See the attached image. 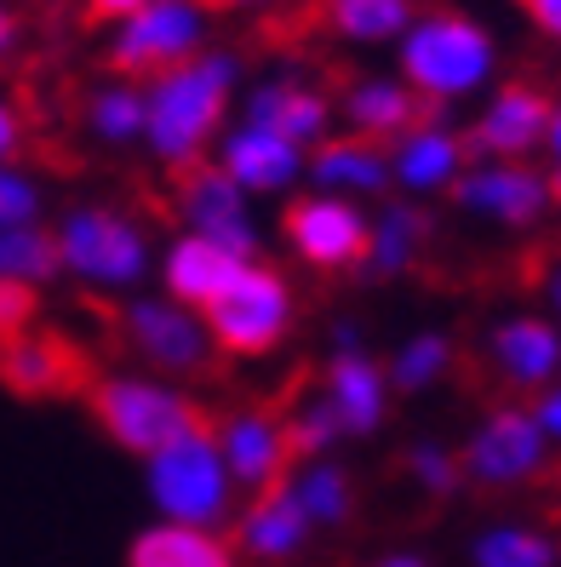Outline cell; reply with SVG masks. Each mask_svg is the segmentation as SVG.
<instances>
[{
  "mask_svg": "<svg viewBox=\"0 0 561 567\" xmlns=\"http://www.w3.org/2000/svg\"><path fill=\"white\" fill-rule=\"evenodd\" d=\"M241 86V58L207 47L201 58L144 81V144L160 166H201L207 150L224 138L229 97Z\"/></svg>",
  "mask_w": 561,
  "mask_h": 567,
  "instance_id": "1",
  "label": "cell"
},
{
  "mask_svg": "<svg viewBox=\"0 0 561 567\" xmlns=\"http://www.w3.org/2000/svg\"><path fill=\"white\" fill-rule=\"evenodd\" d=\"M395 63L402 75L430 110H447V104H465L481 86H492L499 75V41L492 29L458 7H430L418 12L413 29L395 41Z\"/></svg>",
  "mask_w": 561,
  "mask_h": 567,
  "instance_id": "2",
  "label": "cell"
},
{
  "mask_svg": "<svg viewBox=\"0 0 561 567\" xmlns=\"http://www.w3.org/2000/svg\"><path fill=\"white\" fill-rule=\"evenodd\" d=\"M86 408L115 447L138 453V458H155L160 447L184 442L189 430L212 424V413L195 395L160 384V379H144V373H97L86 384Z\"/></svg>",
  "mask_w": 561,
  "mask_h": 567,
  "instance_id": "3",
  "label": "cell"
},
{
  "mask_svg": "<svg viewBox=\"0 0 561 567\" xmlns=\"http://www.w3.org/2000/svg\"><path fill=\"white\" fill-rule=\"evenodd\" d=\"M292 316H299V298H292L287 276L270 270V264H258V258L241 264V276L201 310L212 344L224 355H241V361L281 350L287 332H292Z\"/></svg>",
  "mask_w": 561,
  "mask_h": 567,
  "instance_id": "4",
  "label": "cell"
},
{
  "mask_svg": "<svg viewBox=\"0 0 561 567\" xmlns=\"http://www.w3.org/2000/svg\"><path fill=\"white\" fill-rule=\"evenodd\" d=\"M58 264L86 287H132L149 270V236L121 207H70L52 229Z\"/></svg>",
  "mask_w": 561,
  "mask_h": 567,
  "instance_id": "5",
  "label": "cell"
},
{
  "mask_svg": "<svg viewBox=\"0 0 561 567\" xmlns=\"http://www.w3.org/2000/svg\"><path fill=\"white\" fill-rule=\"evenodd\" d=\"M229 464L218 453V436H212V424L201 430H189L184 442L173 447H160L149 458V498H155V511L178 522V527H212L229 516Z\"/></svg>",
  "mask_w": 561,
  "mask_h": 567,
  "instance_id": "6",
  "label": "cell"
},
{
  "mask_svg": "<svg viewBox=\"0 0 561 567\" xmlns=\"http://www.w3.org/2000/svg\"><path fill=\"white\" fill-rule=\"evenodd\" d=\"M207 7L201 0H149L110 35V70L121 81H155L178 63L207 52Z\"/></svg>",
  "mask_w": 561,
  "mask_h": 567,
  "instance_id": "7",
  "label": "cell"
},
{
  "mask_svg": "<svg viewBox=\"0 0 561 567\" xmlns=\"http://www.w3.org/2000/svg\"><path fill=\"white\" fill-rule=\"evenodd\" d=\"M115 332L138 361H149L155 373H173V379H201L212 367V350H218L207 321L184 305H173V298H132L115 316Z\"/></svg>",
  "mask_w": 561,
  "mask_h": 567,
  "instance_id": "8",
  "label": "cell"
},
{
  "mask_svg": "<svg viewBox=\"0 0 561 567\" xmlns=\"http://www.w3.org/2000/svg\"><path fill=\"white\" fill-rule=\"evenodd\" d=\"M212 436L218 453L229 464V482H241L252 493H270L292 476V430H287V408L276 402H247V408H229L212 419Z\"/></svg>",
  "mask_w": 561,
  "mask_h": 567,
  "instance_id": "9",
  "label": "cell"
},
{
  "mask_svg": "<svg viewBox=\"0 0 561 567\" xmlns=\"http://www.w3.org/2000/svg\"><path fill=\"white\" fill-rule=\"evenodd\" d=\"M173 207L184 218V236H201L236 258H258V224H252V202L229 184V173L218 161L184 166L173 184Z\"/></svg>",
  "mask_w": 561,
  "mask_h": 567,
  "instance_id": "10",
  "label": "cell"
},
{
  "mask_svg": "<svg viewBox=\"0 0 561 567\" xmlns=\"http://www.w3.org/2000/svg\"><path fill=\"white\" fill-rule=\"evenodd\" d=\"M367 229H373V218L355 202L315 195V189L281 213V236L310 270H355V264H367Z\"/></svg>",
  "mask_w": 561,
  "mask_h": 567,
  "instance_id": "11",
  "label": "cell"
},
{
  "mask_svg": "<svg viewBox=\"0 0 561 567\" xmlns=\"http://www.w3.org/2000/svg\"><path fill=\"white\" fill-rule=\"evenodd\" d=\"M97 379L92 350L75 344L70 332H23V339L0 344V384L29 402H46V395H86V384Z\"/></svg>",
  "mask_w": 561,
  "mask_h": 567,
  "instance_id": "12",
  "label": "cell"
},
{
  "mask_svg": "<svg viewBox=\"0 0 561 567\" xmlns=\"http://www.w3.org/2000/svg\"><path fill=\"white\" fill-rule=\"evenodd\" d=\"M550 92L533 86V81H505V86H492L487 92V104L481 115L470 121V150L481 161H527L533 150H544L550 138Z\"/></svg>",
  "mask_w": 561,
  "mask_h": 567,
  "instance_id": "13",
  "label": "cell"
},
{
  "mask_svg": "<svg viewBox=\"0 0 561 567\" xmlns=\"http://www.w3.org/2000/svg\"><path fill=\"white\" fill-rule=\"evenodd\" d=\"M544 458H550V436L539 430V419L527 408H499L470 436L465 476L481 487H516V482H533L544 471Z\"/></svg>",
  "mask_w": 561,
  "mask_h": 567,
  "instance_id": "14",
  "label": "cell"
},
{
  "mask_svg": "<svg viewBox=\"0 0 561 567\" xmlns=\"http://www.w3.org/2000/svg\"><path fill=\"white\" fill-rule=\"evenodd\" d=\"M453 202L476 218H487V224L527 229L550 207V178L533 173L527 161H476V166H465V178L453 184Z\"/></svg>",
  "mask_w": 561,
  "mask_h": 567,
  "instance_id": "15",
  "label": "cell"
},
{
  "mask_svg": "<svg viewBox=\"0 0 561 567\" xmlns=\"http://www.w3.org/2000/svg\"><path fill=\"white\" fill-rule=\"evenodd\" d=\"M333 115H339L333 97H326L321 86H310V81H299V75L258 81L247 92V104H241L247 126H263V132H276V138L299 144V150H315L321 138H333Z\"/></svg>",
  "mask_w": 561,
  "mask_h": 567,
  "instance_id": "16",
  "label": "cell"
},
{
  "mask_svg": "<svg viewBox=\"0 0 561 567\" xmlns=\"http://www.w3.org/2000/svg\"><path fill=\"white\" fill-rule=\"evenodd\" d=\"M212 161L224 166L229 184H236L241 195H287L292 184L304 178L310 150L287 144V138H276V132H263V126L236 121V126L218 138V155H212Z\"/></svg>",
  "mask_w": 561,
  "mask_h": 567,
  "instance_id": "17",
  "label": "cell"
},
{
  "mask_svg": "<svg viewBox=\"0 0 561 567\" xmlns=\"http://www.w3.org/2000/svg\"><path fill=\"white\" fill-rule=\"evenodd\" d=\"M470 166V144L458 138L447 121H418L413 132L389 144V184H402L407 195H436V189H453Z\"/></svg>",
  "mask_w": 561,
  "mask_h": 567,
  "instance_id": "18",
  "label": "cell"
},
{
  "mask_svg": "<svg viewBox=\"0 0 561 567\" xmlns=\"http://www.w3.org/2000/svg\"><path fill=\"white\" fill-rule=\"evenodd\" d=\"M339 115H344V126L355 132V138H367V144H395L402 132H413L418 121H430L436 110L424 104V97L402 81V75H361V81H350L344 86V97H339Z\"/></svg>",
  "mask_w": 561,
  "mask_h": 567,
  "instance_id": "19",
  "label": "cell"
},
{
  "mask_svg": "<svg viewBox=\"0 0 561 567\" xmlns=\"http://www.w3.org/2000/svg\"><path fill=\"white\" fill-rule=\"evenodd\" d=\"M321 402L333 408L339 436H373V430L384 424L389 373L367 350L350 344V332H344V344L333 350V361H326V395H321Z\"/></svg>",
  "mask_w": 561,
  "mask_h": 567,
  "instance_id": "20",
  "label": "cell"
},
{
  "mask_svg": "<svg viewBox=\"0 0 561 567\" xmlns=\"http://www.w3.org/2000/svg\"><path fill=\"white\" fill-rule=\"evenodd\" d=\"M310 533H315V522L304 516L299 493H292V487L281 482V487H270V493H258L252 505L241 511V527H236V556L263 561V567H281V561H292V556H299V550L310 545Z\"/></svg>",
  "mask_w": 561,
  "mask_h": 567,
  "instance_id": "21",
  "label": "cell"
},
{
  "mask_svg": "<svg viewBox=\"0 0 561 567\" xmlns=\"http://www.w3.org/2000/svg\"><path fill=\"white\" fill-rule=\"evenodd\" d=\"M304 178L315 184V195H339V202L384 195L389 189V150L355 138V132H333V138H321L310 150Z\"/></svg>",
  "mask_w": 561,
  "mask_h": 567,
  "instance_id": "22",
  "label": "cell"
},
{
  "mask_svg": "<svg viewBox=\"0 0 561 567\" xmlns=\"http://www.w3.org/2000/svg\"><path fill=\"white\" fill-rule=\"evenodd\" d=\"M487 355L499 367V379L516 384V390H539L561 373V332L539 316H516L505 327H492L487 339Z\"/></svg>",
  "mask_w": 561,
  "mask_h": 567,
  "instance_id": "23",
  "label": "cell"
},
{
  "mask_svg": "<svg viewBox=\"0 0 561 567\" xmlns=\"http://www.w3.org/2000/svg\"><path fill=\"white\" fill-rule=\"evenodd\" d=\"M241 264H252V258H236V252H224V247H212V241H201V236H178V241L167 247L160 276H167L173 305H184V310L201 316L212 298L241 276Z\"/></svg>",
  "mask_w": 561,
  "mask_h": 567,
  "instance_id": "24",
  "label": "cell"
},
{
  "mask_svg": "<svg viewBox=\"0 0 561 567\" xmlns=\"http://www.w3.org/2000/svg\"><path fill=\"white\" fill-rule=\"evenodd\" d=\"M126 567H241L236 545L218 539L212 527H178V522H155L144 527L126 550Z\"/></svg>",
  "mask_w": 561,
  "mask_h": 567,
  "instance_id": "25",
  "label": "cell"
},
{
  "mask_svg": "<svg viewBox=\"0 0 561 567\" xmlns=\"http://www.w3.org/2000/svg\"><path fill=\"white\" fill-rule=\"evenodd\" d=\"M413 0H321V23L344 47H395L413 29Z\"/></svg>",
  "mask_w": 561,
  "mask_h": 567,
  "instance_id": "26",
  "label": "cell"
},
{
  "mask_svg": "<svg viewBox=\"0 0 561 567\" xmlns=\"http://www.w3.org/2000/svg\"><path fill=\"white\" fill-rule=\"evenodd\" d=\"M424 241H430V218H424L413 202H389L367 229V270L373 276H402L424 252Z\"/></svg>",
  "mask_w": 561,
  "mask_h": 567,
  "instance_id": "27",
  "label": "cell"
},
{
  "mask_svg": "<svg viewBox=\"0 0 561 567\" xmlns=\"http://www.w3.org/2000/svg\"><path fill=\"white\" fill-rule=\"evenodd\" d=\"M86 126L97 144H138L144 138V86L138 81H104L86 97Z\"/></svg>",
  "mask_w": 561,
  "mask_h": 567,
  "instance_id": "28",
  "label": "cell"
},
{
  "mask_svg": "<svg viewBox=\"0 0 561 567\" xmlns=\"http://www.w3.org/2000/svg\"><path fill=\"white\" fill-rule=\"evenodd\" d=\"M63 270L58 264V241L52 229L41 224H12L0 229V281H18V287H41Z\"/></svg>",
  "mask_w": 561,
  "mask_h": 567,
  "instance_id": "29",
  "label": "cell"
},
{
  "mask_svg": "<svg viewBox=\"0 0 561 567\" xmlns=\"http://www.w3.org/2000/svg\"><path fill=\"white\" fill-rule=\"evenodd\" d=\"M287 487L299 493V505L315 527H339L350 522L355 511V493H350V476L339 471V464H326V458H310L299 476H287Z\"/></svg>",
  "mask_w": 561,
  "mask_h": 567,
  "instance_id": "30",
  "label": "cell"
},
{
  "mask_svg": "<svg viewBox=\"0 0 561 567\" xmlns=\"http://www.w3.org/2000/svg\"><path fill=\"white\" fill-rule=\"evenodd\" d=\"M476 567H555L561 550L539 527H492L476 539Z\"/></svg>",
  "mask_w": 561,
  "mask_h": 567,
  "instance_id": "31",
  "label": "cell"
},
{
  "mask_svg": "<svg viewBox=\"0 0 561 567\" xmlns=\"http://www.w3.org/2000/svg\"><path fill=\"white\" fill-rule=\"evenodd\" d=\"M447 367H453V344L441 332H418V339L402 344V355L389 361V384L395 390H430Z\"/></svg>",
  "mask_w": 561,
  "mask_h": 567,
  "instance_id": "32",
  "label": "cell"
},
{
  "mask_svg": "<svg viewBox=\"0 0 561 567\" xmlns=\"http://www.w3.org/2000/svg\"><path fill=\"white\" fill-rule=\"evenodd\" d=\"M287 430H292V453H299L304 464H310V458H321L326 447L339 442V419H333V408H326V402H304V408H292V413H287Z\"/></svg>",
  "mask_w": 561,
  "mask_h": 567,
  "instance_id": "33",
  "label": "cell"
},
{
  "mask_svg": "<svg viewBox=\"0 0 561 567\" xmlns=\"http://www.w3.org/2000/svg\"><path fill=\"white\" fill-rule=\"evenodd\" d=\"M41 218V184L23 166H0V229L35 224Z\"/></svg>",
  "mask_w": 561,
  "mask_h": 567,
  "instance_id": "34",
  "label": "cell"
},
{
  "mask_svg": "<svg viewBox=\"0 0 561 567\" xmlns=\"http://www.w3.org/2000/svg\"><path fill=\"white\" fill-rule=\"evenodd\" d=\"M35 310H41V298H35V287L0 281V344H12V339H23V332H35Z\"/></svg>",
  "mask_w": 561,
  "mask_h": 567,
  "instance_id": "35",
  "label": "cell"
},
{
  "mask_svg": "<svg viewBox=\"0 0 561 567\" xmlns=\"http://www.w3.org/2000/svg\"><path fill=\"white\" fill-rule=\"evenodd\" d=\"M407 471L430 487V493H453L458 487V471H465V464H458L447 447H436V442H418L413 453H407Z\"/></svg>",
  "mask_w": 561,
  "mask_h": 567,
  "instance_id": "36",
  "label": "cell"
},
{
  "mask_svg": "<svg viewBox=\"0 0 561 567\" xmlns=\"http://www.w3.org/2000/svg\"><path fill=\"white\" fill-rule=\"evenodd\" d=\"M29 144V121L18 110V97L0 92V166H18V150Z\"/></svg>",
  "mask_w": 561,
  "mask_h": 567,
  "instance_id": "37",
  "label": "cell"
},
{
  "mask_svg": "<svg viewBox=\"0 0 561 567\" xmlns=\"http://www.w3.org/2000/svg\"><path fill=\"white\" fill-rule=\"evenodd\" d=\"M521 7H527V18H533L539 35L561 47V0H521Z\"/></svg>",
  "mask_w": 561,
  "mask_h": 567,
  "instance_id": "38",
  "label": "cell"
},
{
  "mask_svg": "<svg viewBox=\"0 0 561 567\" xmlns=\"http://www.w3.org/2000/svg\"><path fill=\"white\" fill-rule=\"evenodd\" d=\"M81 7H86L92 23H126L138 7H149V0H81Z\"/></svg>",
  "mask_w": 561,
  "mask_h": 567,
  "instance_id": "39",
  "label": "cell"
},
{
  "mask_svg": "<svg viewBox=\"0 0 561 567\" xmlns=\"http://www.w3.org/2000/svg\"><path fill=\"white\" fill-rule=\"evenodd\" d=\"M533 419H539L544 436H561V390H550V395H544V402L533 408Z\"/></svg>",
  "mask_w": 561,
  "mask_h": 567,
  "instance_id": "40",
  "label": "cell"
},
{
  "mask_svg": "<svg viewBox=\"0 0 561 567\" xmlns=\"http://www.w3.org/2000/svg\"><path fill=\"white\" fill-rule=\"evenodd\" d=\"M18 35H23V23H18V12L7 7V0H0V58L18 47Z\"/></svg>",
  "mask_w": 561,
  "mask_h": 567,
  "instance_id": "41",
  "label": "cell"
},
{
  "mask_svg": "<svg viewBox=\"0 0 561 567\" xmlns=\"http://www.w3.org/2000/svg\"><path fill=\"white\" fill-rule=\"evenodd\" d=\"M207 12H252V7H281V0H201Z\"/></svg>",
  "mask_w": 561,
  "mask_h": 567,
  "instance_id": "42",
  "label": "cell"
},
{
  "mask_svg": "<svg viewBox=\"0 0 561 567\" xmlns=\"http://www.w3.org/2000/svg\"><path fill=\"white\" fill-rule=\"evenodd\" d=\"M544 144H550V155H555V166H561V104H555V115H550V138H544Z\"/></svg>",
  "mask_w": 561,
  "mask_h": 567,
  "instance_id": "43",
  "label": "cell"
},
{
  "mask_svg": "<svg viewBox=\"0 0 561 567\" xmlns=\"http://www.w3.org/2000/svg\"><path fill=\"white\" fill-rule=\"evenodd\" d=\"M378 567H424V556H384Z\"/></svg>",
  "mask_w": 561,
  "mask_h": 567,
  "instance_id": "44",
  "label": "cell"
},
{
  "mask_svg": "<svg viewBox=\"0 0 561 567\" xmlns=\"http://www.w3.org/2000/svg\"><path fill=\"white\" fill-rule=\"evenodd\" d=\"M550 202L561 207V166H555V173H550Z\"/></svg>",
  "mask_w": 561,
  "mask_h": 567,
  "instance_id": "45",
  "label": "cell"
},
{
  "mask_svg": "<svg viewBox=\"0 0 561 567\" xmlns=\"http://www.w3.org/2000/svg\"><path fill=\"white\" fill-rule=\"evenodd\" d=\"M550 298H555V310H561V270L550 276Z\"/></svg>",
  "mask_w": 561,
  "mask_h": 567,
  "instance_id": "46",
  "label": "cell"
}]
</instances>
